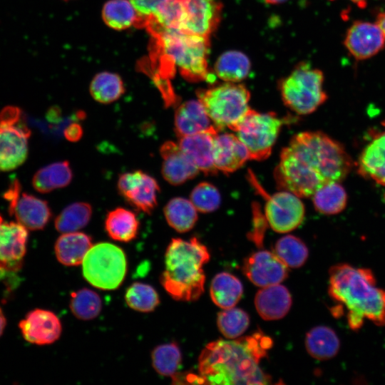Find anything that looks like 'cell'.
<instances>
[{"label": "cell", "mask_w": 385, "mask_h": 385, "mask_svg": "<svg viewBox=\"0 0 385 385\" xmlns=\"http://www.w3.org/2000/svg\"><path fill=\"white\" fill-rule=\"evenodd\" d=\"M376 24L380 28L385 37V12H382L378 14Z\"/></svg>", "instance_id": "45"}, {"label": "cell", "mask_w": 385, "mask_h": 385, "mask_svg": "<svg viewBox=\"0 0 385 385\" xmlns=\"http://www.w3.org/2000/svg\"><path fill=\"white\" fill-rule=\"evenodd\" d=\"M163 159L162 175L173 185H180L194 178L200 170L189 160L178 143L165 141L160 148Z\"/></svg>", "instance_id": "20"}, {"label": "cell", "mask_w": 385, "mask_h": 385, "mask_svg": "<svg viewBox=\"0 0 385 385\" xmlns=\"http://www.w3.org/2000/svg\"><path fill=\"white\" fill-rule=\"evenodd\" d=\"M174 128L178 138L210 130L220 131L198 100H189L178 106Z\"/></svg>", "instance_id": "23"}, {"label": "cell", "mask_w": 385, "mask_h": 385, "mask_svg": "<svg viewBox=\"0 0 385 385\" xmlns=\"http://www.w3.org/2000/svg\"><path fill=\"white\" fill-rule=\"evenodd\" d=\"M69 307L76 318L91 320L100 314L102 301L96 292L83 288L71 293Z\"/></svg>", "instance_id": "38"}, {"label": "cell", "mask_w": 385, "mask_h": 385, "mask_svg": "<svg viewBox=\"0 0 385 385\" xmlns=\"http://www.w3.org/2000/svg\"><path fill=\"white\" fill-rule=\"evenodd\" d=\"M147 31L154 43L151 58L157 60L158 65L155 81L170 82L175 68L190 82L214 80L208 71L210 37L175 29L151 27Z\"/></svg>", "instance_id": "4"}, {"label": "cell", "mask_w": 385, "mask_h": 385, "mask_svg": "<svg viewBox=\"0 0 385 385\" xmlns=\"http://www.w3.org/2000/svg\"><path fill=\"white\" fill-rule=\"evenodd\" d=\"M31 134L19 107L9 106L0 111V171L13 170L25 162Z\"/></svg>", "instance_id": "10"}, {"label": "cell", "mask_w": 385, "mask_h": 385, "mask_svg": "<svg viewBox=\"0 0 385 385\" xmlns=\"http://www.w3.org/2000/svg\"><path fill=\"white\" fill-rule=\"evenodd\" d=\"M312 201L318 212L325 215H335L345 208L347 195L339 182H330L314 193Z\"/></svg>", "instance_id": "33"}, {"label": "cell", "mask_w": 385, "mask_h": 385, "mask_svg": "<svg viewBox=\"0 0 385 385\" xmlns=\"http://www.w3.org/2000/svg\"><path fill=\"white\" fill-rule=\"evenodd\" d=\"M329 296L346 308L351 329H360L365 319L385 325V289L376 286L371 270L340 263L329 269Z\"/></svg>", "instance_id": "3"}, {"label": "cell", "mask_w": 385, "mask_h": 385, "mask_svg": "<svg viewBox=\"0 0 385 385\" xmlns=\"http://www.w3.org/2000/svg\"><path fill=\"white\" fill-rule=\"evenodd\" d=\"M182 18L178 30L210 37L218 26L222 15L220 0H179Z\"/></svg>", "instance_id": "14"}, {"label": "cell", "mask_w": 385, "mask_h": 385, "mask_svg": "<svg viewBox=\"0 0 385 385\" xmlns=\"http://www.w3.org/2000/svg\"><path fill=\"white\" fill-rule=\"evenodd\" d=\"M73 171L67 160L49 164L40 168L32 178L34 188L41 193L66 187L73 179Z\"/></svg>", "instance_id": "27"}, {"label": "cell", "mask_w": 385, "mask_h": 385, "mask_svg": "<svg viewBox=\"0 0 385 385\" xmlns=\"http://www.w3.org/2000/svg\"><path fill=\"white\" fill-rule=\"evenodd\" d=\"M247 160L249 153L236 134L218 132L214 139V163L216 169L225 173L240 168Z\"/></svg>", "instance_id": "22"}, {"label": "cell", "mask_w": 385, "mask_h": 385, "mask_svg": "<svg viewBox=\"0 0 385 385\" xmlns=\"http://www.w3.org/2000/svg\"><path fill=\"white\" fill-rule=\"evenodd\" d=\"M137 13L135 26L144 28L150 21L155 20L168 0H128Z\"/></svg>", "instance_id": "42"}, {"label": "cell", "mask_w": 385, "mask_h": 385, "mask_svg": "<svg viewBox=\"0 0 385 385\" xmlns=\"http://www.w3.org/2000/svg\"><path fill=\"white\" fill-rule=\"evenodd\" d=\"M272 340L260 330L233 340L209 343L198 359L199 375L203 384H267L272 378L260 366Z\"/></svg>", "instance_id": "2"}, {"label": "cell", "mask_w": 385, "mask_h": 385, "mask_svg": "<svg viewBox=\"0 0 385 385\" xmlns=\"http://www.w3.org/2000/svg\"><path fill=\"white\" fill-rule=\"evenodd\" d=\"M92 216L88 202H78L66 207L55 219V228L61 233L78 231L86 227Z\"/></svg>", "instance_id": "35"}, {"label": "cell", "mask_w": 385, "mask_h": 385, "mask_svg": "<svg viewBox=\"0 0 385 385\" xmlns=\"http://www.w3.org/2000/svg\"><path fill=\"white\" fill-rule=\"evenodd\" d=\"M340 345L337 334L327 326H317L311 329L305 337L307 352L318 360H328L337 356Z\"/></svg>", "instance_id": "26"}, {"label": "cell", "mask_w": 385, "mask_h": 385, "mask_svg": "<svg viewBox=\"0 0 385 385\" xmlns=\"http://www.w3.org/2000/svg\"><path fill=\"white\" fill-rule=\"evenodd\" d=\"M255 308L265 320L284 317L292 306V297L286 287L275 284L262 287L255 297Z\"/></svg>", "instance_id": "24"}, {"label": "cell", "mask_w": 385, "mask_h": 385, "mask_svg": "<svg viewBox=\"0 0 385 385\" xmlns=\"http://www.w3.org/2000/svg\"><path fill=\"white\" fill-rule=\"evenodd\" d=\"M102 18L108 26L120 31L135 26L137 13L128 0H109L103 7Z\"/></svg>", "instance_id": "34"}, {"label": "cell", "mask_w": 385, "mask_h": 385, "mask_svg": "<svg viewBox=\"0 0 385 385\" xmlns=\"http://www.w3.org/2000/svg\"><path fill=\"white\" fill-rule=\"evenodd\" d=\"M63 134L66 140L76 142L83 136L82 126L78 123H72L66 128Z\"/></svg>", "instance_id": "44"}, {"label": "cell", "mask_w": 385, "mask_h": 385, "mask_svg": "<svg viewBox=\"0 0 385 385\" xmlns=\"http://www.w3.org/2000/svg\"><path fill=\"white\" fill-rule=\"evenodd\" d=\"M117 188L127 202L138 210L150 214L158 205L159 185L153 177L140 170L120 175Z\"/></svg>", "instance_id": "13"}, {"label": "cell", "mask_w": 385, "mask_h": 385, "mask_svg": "<svg viewBox=\"0 0 385 385\" xmlns=\"http://www.w3.org/2000/svg\"><path fill=\"white\" fill-rule=\"evenodd\" d=\"M6 325V319L2 309L0 307V337L3 334Z\"/></svg>", "instance_id": "46"}, {"label": "cell", "mask_w": 385, "mask_h": 385, "mask_svg": "<svg viewBox=\"0 0 385 385\" xmlns=\"http://www.w3.org/2000/svg\"><path fill=\"white\" fill-rule=\"evenodd\" d=\"M251 180L257 185L259 192L265 197V216L274 231L288 232L302 224L305 210L299 196L287 190L270 195L255 183L253 176Z\"/></svg>", "instance_id": "11"}, {"label": "cell", "mask_w": 385, "mask_h": 385, "mask_svg": "<svg viewBox=\"0 0 385 385\" xmlns=\"http://www.w3.org/2000/svg\"><path fill=\"white\" fill-rule=\"evenodd\" d=\"M267 3L271 4H277L286 1L287 0H265Z\"/></svg>", "instance_id": "48"}, {"label": "cell", "mask_w": 385, "mask_h": 385, "mask_svg": "<svg viewBox=\"0 0 385 385\" xmlns=\"http://www.w3.org/2000/svg\"><path fill=\"white\" fill-rule=\"evenodd\" d=\"M323 73L302 62L282 79L279 88L284 103L299 115L315 111L327 98L323 89Z\"/></svg>", "instance_id": "7"}, {"label": "cell", "mask_w": 385, "mask_h": 385, "mask_svg": "<svg viewBox=\"0 0 385 385\" xmlns=\"http://www.w3.org/2000/svg\"><path fill=\"white\" fill-rule=\"evenodd\" d=\"M381 126L371 133V139L363 149L357 168L363 177L385 186V119Z\"/></svg>", "instance_id": "21"}, {"label": "cell", "mask_w": 385, "mask_h": 385, "mask_svg": "<svg viewBox=\"0 0 385 385\" xmlns=\"http://www.w3.org/2000/svg\"><path fill=\"white\" fill-rule=\"evenodd\" d=\"M385 43V37L376 24L355 21L348 29L344 44L356 59L369 58L379 51Z\"/></svg>", "instance_id": "18"}, {"label": "cell", "mask_w": 385, "mask_h": 385, "mask_svg": "<svg viewBox=\"0 0 385 385\" xmlns=\"http://www.w3.org/2000/svg\"><path fill=\"white\" fill-rule=\"evenodd\" d=\"M28 238V230L24 226L16 221H7L0 214V271L20 270Z\"/></svg>", "instance_id": "15"}, {"label": "cell", "mask_w": 385, "mask_h": 385, "mask_svg": "<svg viewBox=\"0 0 385 385\" xmlns=\"http://www.w3.org/2000/svg\"><path fill=\"white\" fill-rule=\"evenodd\" d=\"M93 246L91 237L80 232L63 233L56 241L54 251L58 261L66 266L82 264Z\"/></svg>", "instance_id": "25"}, {"label": "cell", "mask_w": 385, "mask_h": 385, "mask_svg": "<svg viewBox=\"0 0 385 385\" xmlns=\"http://www.w3.org/2000/svg\"><path fill=\"white\" fill-rule=\"evenodd\" d=\"M168 225L178 232L190 230L197 220V210L190 201L181 197L170 200L163 209Z\"/></svg>", "instance_id": "30"}, {"label": "cell", "mask_w": 385, "mask_h": 385, "mask_svg": "<svg viewBox=\"0 0 385 385\" xmlns=\"http://www.w3.org/2000/svg\"><path fill=\"white\" fill-rule=\"evenodd\" d=\"M202 103L215 126L220 131L232 130L250 109V93L242 84L225 82L197 91Z\"/></svg>", "instance_id": "6"}, {"label": "cell", "mask_w": 385, "mask_h": 385, "mask_svg": "<svg viewBox=\"0 0 385 385\" xmlns=\"http://www.w3.org/2000/svg\"><path fill=\"white\" fill-rule=\"evenodd\" d=\"M287 267L274 252L259 250L245 259L242 271L254 284L264 287L284 281L288 276Z\"/></svg>", "instance_id": "16"}, {"label": "cell", "mask_w": 385, "mask_h": 385, "mask_svg": "<svg viewBox=\"0 0 385 385\" xmlns=\"http://www.w3.org/2000/svg\"><path fill=\"white\" fill-rule=\"evenodd\" d=\"M105 230L111 239L128 242L136 237L139 230V221L131 210L124 207H116L107 213Z\"/></svg>", "instance_id": "28"}, {"label": "cell", "mask_w": 385, "mask_h": 385, "mask_svg": "<svg viewBox=\"0 0 385 385\" xmlns=\"http://www.w3.org/2000/svg\"><path fill=\"white\" fill-rule=\"evenodd\" d=\"M355 4H356L359 8L363 9L366 6L367 0H350Z\"/></svg>", "instance_id": "47"}, {"label": "cell", "mask_w": 385, "mask_h": 385, "mask_svg": "<svg viewBox=\"0 0 385 385\" xmlns=\"http://www.w3.org/2000/svg\"><path fill=\"white\" fill-rule=\"evenodd\" d=\"M218 132L210 130L178 138L183 152L205 175L217 173L214 163V139Z\"/></svg>", "instance_id": "19"}, {"label": "cell", "mask_w": 385, "mask_h": 385, "mask_svg": "<svg viewBox=\"0 0 385 385\" xmlns=\"http://www.w3.org/2000/svg\"><path fill=\"white\" fill-rule=\"evenodd\" d=\"M250 68V61L245 54L237 51H229L217 58L215 73L225 82L237 83L248 76Z\"/></svg>", "instance_id": "31"}, {"label": "cell", "mask_w": 385, "mask_h": 385, "mask_svg": "<svg viewBox=\"0 0 385 385\" xmlns=\"http://www.w3.org/2000/svg\"><path fill=\"white\" fill-rule=\"evenodd\" d=\"M210 297L212 302L222 309L234 307L243 294L241 282L228 272L217 274L210 284Z\"/></svg>", "instance_id": "29"}, {"label": "cell", "mask_w": 385, "mask_h": 385, "mask_svg": "<svg viewBox=\"0 0 385 385\" xmlns=\"http://www.w3.org/2000/svg\"><path fill=\"white\" fill-rule=\"evenodd\" d=\"M19 327L24 339L36 345L53 344L58 339L62 330L58 317L43 309L29 312L19 322Z\"/></svg>", "instance_id": "17"}, {"label": "cell", "mask_w": 385, "mask_h": 385, "mask_svg": "<svg viewBox=\"0 0 385 385\" xmlns=\"http://www.w3.org/2000/svg\"><path fill=\"white\" fill-rule=\"evenodd\" d=\"M190 201L197 211L207 213L216 210L220 207L221 196L215 185L203 182L193 188L190 193Z\"/></svg>", "instance_id": "41"}, {"label": "cell", "mask_w": 385, "mask_h": 385, "mask_svg": "<svg viewBox=\"0 0 385 385\" xmlns=\"http://www.w3.org/2000/svg\"><path fill=\"white\" fill-rule=\"evenodd\" d=\"M210 257L207 248L196 237L189 240L173 238L165 255V269L160 280L175 300L192 302L204 292L203 266Z\"/></svg>", "instance_id": "5"}, {"label": "cell", "mask_w": 385, "mask_h": 385, "mask_svg": "<svg viewBox=\"0 0 385 385\" xmlns=\"http://www.w3.org/2000/svg\"><path fill=\"white\" fill-rule=\"evenodd\" d=\"M125 300L129 307L140 312H152L160 303L155 289L142 282H134L127 289Z\"/></svg>", "instance_id": "39"}, {"label": "cell", "mask_w": 385, "mask_h": 385, "mask_svg": "<svg viewBox=\"0 0 385 385\" xmlns=\"http://www.w3.org/2000/svg\"><path fill=\"white\" fill-rule=\"evenodd\" d=\"M254 227L252 232L249 235L250 238L258 246L262 247L265 230L267 221L265 216H263L260 210L254 207Z\"/></svg>", "instance_id": "43"}, {"label": "cell", "mask_w": 385, "mask_h": 385, "mask_svg": "<svg viewBox=\"0 0 385 385\" xmlns=\"http://www.w3.org/2000/svg\"><path fill=\"white\" fill-rule=\"evenodd\" d=\"M284 123L275 113L250 109L232 130L245 145L250 160H263L270 155Z\"/></svg>", "instance_id": "9"}, {"label": "cell", "mask_w": 385, "mask_h": 385, "mask_svg": "<svg viewBox=\"0 0 385 385\" xmlns=\"http://www.w3.org/2000/svg\"><path fill=\"white\" fill-rule=\"evenodd\" d=\"M125 93V86L120 76L115 73L104 71L96 74L90 84V93L93 98L103 104L113 103Z\"/></svg>", "instance_id": "32"}, {"label": "cell", "mask_w": 385, "mask_h": 385, "mask_svg": "<svg viewBox=\"0 0 385 385\" xmlns=\"http://www.w3.org/2000/svg\"><path fill=\"white\" fill-rule=\"evenodd\" d=\"M274 253L288 267L292 268L302 267L309 256L306 245L294 235L279 238L275 243Z\"/></svg>", "instance_id": "36"}, {"label": "cell", "mask_w": 385, "mask_h": 385, "mask_svg": "<svg viewBox=\"0 0 385 385\" xmlns=\"http://www.w3.org/2000/svg\"><path fill=\"white\" fill-rule=\"evenodd\" d=\"M351 167L339 142L322 132L305 131L282 149L274 175L279 188L309 197L324 185L344 180Z\"/></svg>", "instance_id": "1"}, {"label": "cell", "mask_w": 385, "mask_h": 385, "mask_svg": "<svg viewBox=\"0 0 385 385\" xmlns=\"http://www.w3.org/2000/svg\"><path fill=\"white\" fill-rule=\"evenodd\" d=\"M152 365L155 371L165 376L177 373L182 361V354L175 342L159 345L151 353Z\"/></svg>", "instance_id": "37"}, {"label": "cell", "mask_w": 385, "mask_h": 385, "mask_svg": "<svg viewBox=\"0 0 385 385\" xmlns=\"http://www.w3.org/2000/svg\"><path fill=\"white\" fill-rule=\"evenodd\" d=\"M217 324L220 332L226 338L235 339L247 330L250 317L244 310L232 307L218 313Z\"/></svg>", "instance_id": "40"}, {"label": "cell", "mask_w": 385, "mask_h": 385, "mask_svg": "<svg viewBox=\"0 0 385 385\" xmlns=\"http://www.w3.org/2000/svg\"><path fill=\"white\" fill-rule=\"evenodd\" d=\"M83 277L93 287L103 290L117 289L127 272V261L123 250L115 245L99 242L93 245L83 262Z\"/></svg>", "instance_id": "8"}, {"label": "cell", "mask_w": 385, "mask_h": 385, "mask_svg": "<svg viewBox=\"0 0 385 385\" xmlns=\"http://www.w3.org/2000/svg\"><path fill=\"white\" fill-rule=\"evenodd\" d=\"M9 203V212L28 230H43L48 223L52 212L48 202L34 195L22 192L17 179L14 180L4 194Z\"/></svg>", "instance_id": "12"}]
</instances>
